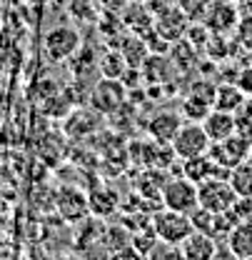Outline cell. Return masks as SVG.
Returning a JSON list of instances; mask_svg holds the SVG:
<instances>
[{
    "instance_id": "6da1fadb",
    "label": "cell",
    "mask_w": 252,
    "mask_h": 260,
    "mask_svg": "<svg viewBox=\"0 0 252 260\" xmlns=\"http://www.w3.org/2000/svg\"><path fill=\"white\" fill-rule=\"evenodd\" d=\"M162 208H170V210H177V213H192L197 205H200V198H197V183H192L190 178L180 175V178H172V180H165L162 185Z\"/></svg>"
},
{
    "instance_id": "7a4b0ae2",
    "label": "cell",
    "mask_w": 252,
    "mask_h": 260,
    "mask_svg": "<svg viewBox=\"0 0 252 260\" xmlns=\"http://www.w3.org/2000/svg\"><path fill=\"white\" fill-rule=\"evenodd\" d=\"M170 145H172V153L180 160H190V158H197V155H207L212 140L207 138L202 123H185L177 130V135Z\"/></svg>"
},
{
    "instance_id": "3957f363",
    "label": "cell",
    "mask_w": 252,
    "mask_h": 260,
    "mask_svg": "<svg viewBox=\"0 0 252 260\" xmlns=\"http://www.w3.org/2000/svg\"><path fill=\"white\" fill-rule=\"evenodd\" d=\"M153 230L158 233V238L162 243L180 245L195 228H192V220H190L188 213H177V210L162 208L160 213L153 215Z\"/></svg>"
},
{
    "instance_id": "277c9868",
    "label": "cell",
    "mask_w": 252,
    "mask_h": 260,
    "mask_svg": "<svg viewBox=\"0 0 252 260\" xmlns=\"http://www.w3.org/2000/svg\"><path fill=\"white\" fill-rule=\"evenodd\" d=\"M197 198H200V205L212 213H227L237 203L235 188L230 185V180H222V178H207L205 183H200Z\"/></svg>"
},
{
    "instance_id": "5b68a950",
    "label": "cell",
    "mask_w": 252,
    "mask_h": 260,
    "mask_svg": "<svg viewBox=\"0 0 252 260\" xmlns=\"http://www.w3.org/2000/svg\"><path fill=\"white\" fill-rule=\"evenodd\" d=\"M210 155H212V160L215 162H220V165H225V168L232 170L235 165L250 160L252 138L242 135V133H235V135H230L227 140L212 143V145H210Z\"/></svg>"
},
{
    "instance_id": "8992f818",
    "label": "cell",
    "mask_w": 252,
    "mask_h": 260,
    "mask_svg": "<svg viewBox=\"0 0 252 260\" xmlns=\"http://www.w3.org/2000/svg\"><path fill=\"white\" fill-rule=\"evenodd\" d=\"M80 43H83L80 32L73 25H55L45 35V53H48L50 60L63 63V60H70L80 50Z\"/></svg>"
},
{
    "instance_id": "52a82bcc",
    "label": "cell",
    "mask_w": 252,
    "mask_h": 260,
    "mask_svg": "<svg viewBox=\"0 0 252 260\" xmlns=\"http://www.w3.org/2000/svg\"><path fill=\"white\" fill-rule=\"evenodd\" d=\"M127 98V88L123 80H115V78H102L90 93V103L100 115H110L115 113L118 108H123Z\"/></svg>"
},
{
    "instance_id": "ba28073f",
    "label": "cell",
    "mask_w": 252,
    "mask_h": 260,
    "mask_svg": "<svg viewBox=\"0 0 252 260\" xmlns=\"http://www.w3.org/2000/svg\"><path fill=\"white\" fill-rule=\"evenodd\" d=\"M190 15L180 8V5H162L158 13H155V28L158 32L167 40V43H177L185 38V32L190 28Z\"/></svg>"
},
{
    "instance_id": "9c48e42d",
    "label": "cell",
    "mask_w": 252,
    "mask_h": 260,
    "mask_svg": "<svg viewBox=\"0 0 252 260\" xmlns=\"http://www.w3.org/2000/svg\"><path fill=\"white\" fill-rule=\"evenodd\" d=\"M237 20H240L237 3H232V0H210V5H207L200 23H205L210 28V32H215V35H227L237 25Z\"/></svg>"
},
{
    "instance_id": "30bf717a",
    "label": "cell",
    "mask_w": 252,
    "mask_h": 260,
    "mask_svg": "<svg viewBox=\"0 0 252 260\" xmlns=\"http://www.w3.org/2000/svg\"><path fill=\"white\" fill-rule=\"evenodd\" d=\"M183 125H185V123H183V115H180L177 110H160V113H155V115L148 120V133H150V138H153L155 143L167 145V143L175 140L177 130L183 128Z\"/></svg>"
},
{
    "instance_id": "8fae6325",
    "label": "cell",
    "mask_w": 252,
    "mask_h": 260,
    "mask_svg": "<svg viewBox=\"0 0 252 260\" xmlns=\"http://www.w3.org/2000/svg\"><path fill=\"white\" fill-rule=\"evenodd\" d=\"M60 215L65 220H83L85 215H90V203H88V195L78 188H63L58 193V200H55Z\"/></svg>"
},
{
    "instance_id": "7c38bea8",
    "label": "cell",
    "mask_w": 252,
    "mask_h": 260,
    "mask_svg": "<svg viewBox=\"0 0 252 260\" xmlns=\"http://www.w3.org/2000/svg\"><path fill=\"white\" fill-rule=\"evenodd\" d=\"M202 128L207 133V138L212 143H220V140H227L230 135L237 133V123H235V113H227V110H218L212 108L205 120H202Z\"/></svg>"
},
{
    "instance_id": "4fadbf2b",
    "label": "cell",
    "mask_w": 252,
    "mask_h": 260,
    "mask_svg": "<svg viewBox=\"0 0 252 260\" xmlns=\"http://www.w3.org/2000/svg\"><path fill=\"white\" fill-rule=\"evenodd\" d=\"M185 260H212L215 250H218V240L207 233H200V230H192L188 238L180 243Z\"/></svg>"
},
{
    "instance_id": "5bb4252c",
    "label": "cell",
    "mask_w": 252,
    "mask_h": 260,
    "mask_svg": "<svg viewBox=\"0 0 252 260\" xmlns=\"http://www.w3.org/2000/svg\"><path fill=\"white\" fill-rule=\"evenodd\" d=\"M88 203H90V213H93V215L107 218V215H113V213L118 210L120 198H118V193H115L113 188L102 185V188H95L93 193L88 195Z\"/></svg>"
},
{
    "instance_id": "9a60e30c",
    "label": "cell",
    "mask_w": 252,
    "mask_h": 260,
    "mask_svg": "<svg viewBox=\"0 0 252 260\" xmlns=\"http://www.w3.org/2000/svg\"><path fill=\"white\" fill-rule=\"evenodd\" d=\"M123 25H127L135 35H145L150 28H155V20H153V13L148 10V5L142 3H135V5H125V20Z\"/></svg>"
},
{
    "instance_id": "2e32d148",
    "label": "cell",
    "mask_w": 252,
    "mask_h": 260,
    "mask_svg": "<svg viewBox=\"0 0 252 260\" xmlns=\"http://www.w3.org/2000/svg\"><path fill=\"white\" fill-rule=\"evenodd\" d=\"M183 175L190 178L192 183H205L207 178H215V173H218V162L212 160V155L207 153V155H197V158H190V160H183Z\"/></svg>"
},
{
    "instance_id": "e0dca14e",
    "label": "cell",
    "mask_w": 252,
    "mask_h": 260,
    "mask_svg": "<svg viewBox=\"0 0 252 260\" xmlns=\"http://www.w3.org/2000/svg\"><path fill=\"white\" fill-rule=\"evenodd\" d=\"M118 50L123 53V58L127 60L130 68H142L145 60L150 58V48H148L145 38H142V35H135V32H132V35H127Z\"/></svg>"
},
{
    "instance_id": "ac0fdd59",
    "label": "cell",
    "mask_w": 252,
    "mask_h": 260,
    "mask_svg": "<svg viewBox=\"0 0 252 260\" xmlns=\"http://www.w3.org/2000/svg\"><path fill=\"white\" fill-rule=\"evenodd\" d=\"M227 245L242 260L252 258V220H240L227 235Z\"/></svg>"
},
{
    "instance_id": "d6986e66",
    "label": "cell",
    "mask_w": 252,
    "mask_h": 260,
    "mask_svg": "<svg viewBox=\"0 0 252 260\" xmlns=\"http://www.w3.org/2000/svg\"><path fill=\"white\" fill-rule=\"evenodd\" d=\"M100 113L97 110H78L75 113V118H67V123H65V130H67V135H73V138H85V135H93L97 125H100V118H97Z\"/></svg>"
},
{
    "instance_id": "ffe728a7",
    "label": "cell",
    "mask_w": 252,
    "mask_h": 260,
    "mask_svg": "<svg viewBox=\"0 0 252 260\" xmlns=\"http://www.w3.org/2000/svg\"><path fill=\"white\" fill-rule=\"evenodd\" d=\"M245 100H247V93H245L240 85H235V83H225V85H218V90H215V105H212V108L227 110V113H235Z\"/></svg>"
},
{
    "instance_id": "44dd1931",
    "label": "cell",
    "mask_w": 252,
    "mask_h": 260,
    "mask_svg": "<svg viewBox=\"0 0 252 260\" xmlns=\"http://www.w3.org/2000/svg\"><path fill=\"white\" fill-rule=\"evenodd\" d=\"M97 68H100L102 78H115V80H120L127 73L130 65H127V60L123 58L120 50H105V53L100 55V60H97Z\"/></svg>"
},
{
    "instance_id": "7402d4cb",
    "label": "cell",
    "mask_w": 252,
    "mask_h": 260,
    "mask_svg": "<svg viewBox=\"0 0 252 260\" xmlns=\"http://www.w3.org/2000/svg\"><path fill=\"white\" fill-rule=\"evenodd\" d=\"M230 185L237 198H252V160H245L230 170Z\"/></svg>"
},
{
    "instance_id": "603a6c76",
    "label": "cell",
    "mask_w": 252,
    "mask_h": 260,
    "mask_svg": "<svg viewBox=\"0 0 252 260\" xmlns=\"http://www.w3.org/2000/svg\"><path fill=\"white\" fill-rule=\"evenodd\" d=\"M132 238H135V240H132L130 245H132V248H137V250H140V253H142L145 258H148V255L153 253V248H155V245L160 243L158 233H155L153 228H150V230H140V233H135Z\"/></svg>"
},
{
    "instance_id": "cb8c5ba5",
    "label": "cell",
    "mask_w": 252,
    "mask_h": 260,
    "mask_svg": "<svg viewBox=\"0 0 252 260\" xmlns=\"http://www.w3.org/2000/svg\"><path fill=\"white\" fill-rule=\"evenodd\" d=\"M148 260H185V253L180 245H172V243H162L153 248V253L148 255Z\"/></svg>"
},
{
    "instance_id": "d4e9b609",
    "label": "cell",
    "mask_w": 252,
    "mask_h": 260,
    "mask_svg": "<svg viewBox=\"0 0 252 260\" xmlns=\"http://www.w3.org/2000/svg\"><path fill=\"white\" fill-rule=\"evenodd\" d=\"M235 123H237V133L252 138V98H247V100L235 110Z\"/></svg>"
},
{
    "instance_id": "484cf974",
    "label": "cell",
    "mask_w": 252,
    "mask_h": 260,
    "mask_svg": "<svg viewBox=\"0 0 252 260\" xmlns=\"http://www.w3.org/2000/svg\"><path fill=\"white\" fill-rule=\"evenodd\" d=\"M215 85H210L207 80H197V83H192V88L188 90V98H195V100H200V103H205V105H215Z\"/></svg>"
},
{
    "instance_id": "4316f807",
    "label": "cell",
    "mask_w": 252,
    "mask_h": 260,
    "mask_svg": "<svg viewBox=\"0 0 252 260\" xmlns=\"http://www.w3.org/2000/svg\"><path fill=\"white\" fill-rule=\"evenodd\" d=\"M210 110H212L210 105H205V103H200L195 98H185V103H183V113L188 115V120H200L202 123Z\"/></svg>"
},
{
    "instance_id": "83f0119b",
    "label": "cell",
    "mask_w": 252,
    "mask_h": 260,
    "mask_svg": "<svg viewBox=\"0 0 252 260\" xmlns=\"http://www.w3.org/2000/svg\"><path fill=\"white\" fill-rule=\"evenodd\" d=\"M105 238H110V248L113 250H120V248H125V245L132 243L130 240V233H127L125 228H107Z\"/></svg>"
},
{
    "instance_id": "f1b7e54d",
    "label": "cell",
    "mask_w": 252,
    "mask_h": 260,
    "mask_svg": "<svg viewBox=\"0 0 252 260\" xmlns=\"http://www.w3.org/2000/svg\"><path fill=\"white\" fill-rule=\"evenodd\" d=\"M232 213L237 220H252V198H237L232 205Z\"/></svg>"
},
{
    "instance_id": "f546056e",
    "label": "cell",
    "mask_w": 252,
    "mask_h": 260,
    "mask_svg": "<svg viewBox=\"0 0 252 260\" xmlns=\"http://www.w3.org/2000/svg\"><path fill=\"white\" fill-rule=\"evenodd\" d=\"M110 260H148L137 248H132V245H125V248H120V250H113L110 253Z\"/></svg>"
},
{
    "instance_id": "4dcf8cb0",
    "label": "cell",
    "mask_w": 252,
    "mask_h": 260,
    "mask_svg": "<svg viewBox=\"0 0 252 260\" xmlns=\"http://www.w3.org/2000/svg\"><path fill=\"white\" fill-rule=\"evenodd\" d=\"M212 260H242L227 243L225 245H218V250H215V255H212Z\"/></svg>"
},
{
    "instance_id": "1f68e13d",
    "label": "cell",
    "mask_w": 252,
    "mask_h": 260,
    "mask_svg": "<svg viewBox=\"0 0 252 260\" xmlns=\"http://www.w3.org/2000/svg\"><path fill=\"white\" fill-rule=\"evenodd\" d=\"M102 3V8H107L110 13H118V10H125V5L130 0H100Z\"/></svg>"
},
{
    "instance_id": "d6a6232c",
    "label": "cell",
    "mask_w": 252,
    "mask_h": 260,
    "mask_svg": "<svg viewBox=\"0 0 252 260\" xmlns=\"http://www.w3.org/2000/svg\"><path fill=\"white\" fill-rule=\"evenodd\" d=\"M232 3H237V5H242V3H247V0H232Z\"/></svg>"
},
{
    "instance_id": "836d02e7",
    "label": "cell",
    "mask_w": 252,
    "mask_h": 260,
    "mask_svg": "<svg viewBox=\"0 0 252 260\" xmlns=\"http://www.w3.org/2000/svg\"><path fill=\"white\" fill-rule=\"evenodd\" d=\"M247 260H252V258H247Z\"/></svg>"
}]
</instances>
